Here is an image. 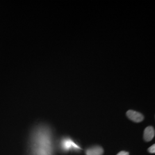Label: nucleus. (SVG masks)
Here are the masks:
<instances>
[{"label": "nucleus", "mask_w": 155, "mask_h": 155, "mask_svg": "<svg viewBox=\"0 0 155 155\" xmlns=\"http://www.w3.org/2000/svg\"><path fill=\"white\" fill-rule=\"evenodd\" d=\"M61 146L64 150H69L72 148L73 149L74 148H77V149L79 148L78 146L75 144L72 140H71L70 139H65V140H63V141L61 143Z\"/></svg>", "instance_id": "obj_3"}, {"label": "nucleus", "mask_w": 155, "mask_h": 155, "mask_svg": "<svg viewBox=\"0 0 155 155\" xmlns=\"http://www.w3.org/2000/svg\"><path fill=\"white\" fill-rule=\"evenodd\" d=\"M155 145L153 144V145H152L148 149V151L151 153H155Z\"/></svg>", "instance_id": "obj_5"}, {"label": "nucleus", "mask_w": 155, "mask_h": 155, "mask_svg": "<svg viewBox=\"0 0 155 155\" xmlns=\"http://www.w3.org/2000/svg\"><path fill=\"white\" fill-rule=\"evenodd\" d=\"M155 136V129L154 128L150 126L145 129L144 133V139L146 141H150L154 138Z\"/></svg>", "instance_id": "obj_2"}, {"label": "nucleus", "mask_w": 155, "mask_h": 155, "mask_svg": "<svg viewBox=\"0 0 155 155\" xmlns=\"http://www.w3.org/2000/svg\"><path fill=\"white\" fill-rule=\"evenodd\" d=\"M117 155H129V153L126 151H121Z\"/></svg>", "instance_id": "obj_6"}, {"label": "nucleus", "mask_w": 155, "mask_h": 155, "mask_svg": "<svg viewBox=\"0 0 155 155\" xmlns=\"http://www.w3.org/2000/svg\"><path fill=\"white\" fill-rule=\"evenodd\" d=\"M104 150L99 146H95L87 150L86 152V155H102Z\"/></svg>", "instance_id": "obj_4"}, {"label": "nucleus", "mask_w": 155, "mask_h": 155, "mask_svg": "<svg viewBox=\"0 0 155 155\" xmlns=\"http://www.w3.org/2000/svg\"><path fill=\"white\" fill-rule=\"evenodd\" d=\"M127 117L132 121L134 122H140L144 120V117L143 114L137 112L136 111L130 110L127 113Z\"/></svg>", "instance_id": "obj_1"}]
</instances>
